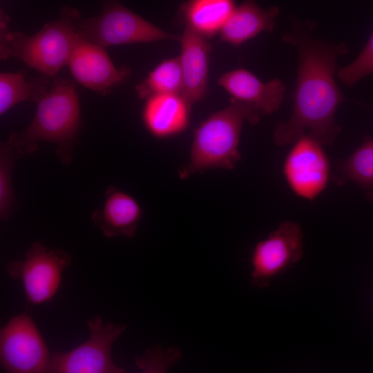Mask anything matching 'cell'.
I'll list each match as a JSON object with an SVG mask.
<instances>
[{
    "instance_id": "21",
    "label": "cell",
    "mask_w": 373,
    "mask_h": 373,
    "mask_svg": "<svg viewBox=\"0 0 373 373\" xmlns=\"http://www.w3.org/2000/svg\"><path fill=\"white\" fill-rule=\"evenodd\" d=\"M24 155L8 142L0 148V216L7 220L15 208V192L12 187V173L18 159Z\"/></svg>"
},
{
    "instance_id": "15",
    "label": "cell",
    "mask_w": 373,
    "mask_h": 373,
    "mask_svg": "<svg viewBox=\"0 0 373 373\" xmlns=\"http://www.w3.org/2000/svg\"><path fill=\"white\" fill-rule=\"evenodd\" d=\"M191 106L181 94H161L146 99L142 117L155 137L165 138L184 131L189 122Z\"/></svg>"
},
{
    "instance_id": "6",
    "label": "cell",
    "mask_w": 373,
    "mask_h": 373,
    "mask_svg": "<svg viewBox=\"0 0 373 373\" xmlns=\"http://www.w3.org/2000/svg\"><path fill=\"white\" fill-rule=\"evenodd\" d=\"M89 338L68 352L51 355L47 373H123L112 361L111 351L115 341L126 329L123 324H104L99 316L86 322Z\"/></svg>"
},
{
    "instance_id": "2",
    "label": "cell",
    "mask_w": 373,
    "mask_h": 373,
    "mask_svg": "<svg viewBox=\"0 0 373 373\" xmlns=\"http://www.w3.org/2000/svg\"><path fill=\"white\" fill-rule=\"evenodd\" d=\"M30 124L21 132L10 134L7 142L23 155L36 151L40 142L55 144L64 164L70 162L80 126V105L73 82L56 79L37 103Z\"/></svg>"
},
{
    "instance_id": "20",
    "label": "cell",
    "mask_w": 373,
    "mask_h": 373,
    "mask_svg": "<svg viewBox=\"0 0 373 373\" xmlns=\"http://www.w3.org/2000/svg\"><path fill=\"white\" fill-rule=\"evenodd\" d=\"M182 75L179 57L166 59L159 64L147 77L136 86L141 99L161 94H181Z\"/></svg>"
},
{
    "instance_id": "18",
    "label": "cell",
    "mask_w": 373,
    "mask_h": 373,
    "mask_svg": "<svg viewBox=\"0 0 373 373\" xmlns=\"http://www.w3.org/2000/svg\"><path fill=\"white\" fill-rule=\"evenodd\" d=\"M334 182L338 185L352 182L358 185L369 200H373V139L367 137L336 168Z\"/></svg>"
},
{
    "instance_id": "3",
    "label": "cell",
    "mask_w": 373,
    "mask_h": 373,
    "mask_svg": "<svg viewBox=\"0 0 373 373\" xmlns=\"http://www.w3.org/2000/svg\"><path fill=\"white\" fill-rule=\"evenodd\" d=\"M253 106L230 98L226 108L211 115L195 130L190 156L180 170L181 179L212 169L231 170L240 160L239 143L245 119L258 123Z\"/></svg>"
},
{
    "instance_id": "8",
    "label": "cell",
    "mask_w": 373,
    "mask_h": 373,
    "mask_svg": "<svg viewBox=\"0 0 373 373\" xmlns=\"http://www.w3.org/2000/svg\"><path fill=\"white\" fill-rule=\"evenodd\" d=\"M48 347L32 317H12L0 331V361L10 373L47 372L50 361Z\"/></svg>"
},
{
    "instance_id": "14",
    "label": "cell",
    "mask_w": 373,
    "mask_h": 373,
    "mask_svg": "<svg viewBox=\"0 0 373 373\" xmlns=\"http://www.w3.org/2000/svg\"><path fill=\"white\" fill-rule=\"evenodd\" d=\"M137 200L120 189L110 186L102 205L91 215L94 223L107 238H133L142 216Z\"/></svg>"
},
{
    "instance_id": "5",
    "label": "cell",
    "mask_w": 373,
    "mask_h": 373,
    "mask_svg": "<svg viewBox=\"0 0 373 373\" xmlns=\"http://www.w3.org/2000/svg\"><path fill=\"white\" fill-rule=\"evenodd\" d=\"M75 27L80 39L102 48L164 39L180 41L181 39V35L159 28L115 1L106 3L102 12L96 17L84 19L78 15Z\"/></svg>"
},
{
    "instance_id": "13",
    "label": "cell",
    "mask_w": 373,
    "mask_h": 373,
    "mask_svg": "<svg viewBox=\"0 0 373 373\" xmlns=\"http://www.w3.org/2000/svg\"><path fill=\"white\" fill-rule=\"evenodd\" d=\"M179 57L182 75V95L192 106L208 91V71L211 50L208 39L184 27Z\"/></svg>"
},
{
    "instance_id": "11",
    "label": "cell",
    "mask_w": 373,
    "mask_h": 373,
    "mask_svg": "<svg viewBox=\"0 0 373 373\" xmlns=\"http://www.w3.org/2000/svg\"><path fill=\"white\" fill-rule=\"evenodd\" d=\"M67 65L77 82L103 95L122 84L131 73L126 66L117 68L104 48L82 39Z\"/></svg>"
},
{
    "instance_id": "10",
    "label": "cell",
    "mask_w": 373,
    "mask_h": 373,
    "mask_svg": "<svg viewBox=\"0 0 373 373\" xmlns=\"http://www.w3.org/2000/svg\"><path fill=\"white\" fill-rule=\"evenodd\" d=\"M285 180L299 198L312 200L327 187L330 177V163L322 144L304 134L288 152L283 165Z\"/></svg>"
},
{
    "instance_id": "16",
    "label": "cell",
    "mask_w": 373,
    "mask_h": 373,
    "mask_svg": "<svg viewBox=\"0 0 373 373\" xmlns=\"http://www.w3.org/2000/svg\"><path fill=\"white\" fill-rule=\"evenodd\" d=\"M279 8L260 7L255 0H245L236 6L220 32V39L239 46L262 32L274 30Z\"/></svg>"
},
{
    "instance_id": "17",
    "label": "cell",
    "mask_w": 373,
    "mask_h": 373,
    "mask_svg": "<svg viewBox=\"0 0 373 373\" xmlns=\"http://www.w3.org/2000/svg\"><path fill=\"white\" fill-rule=\"evenodd\" d=\"M236 7L234 0H187L179 14L184 27L209 39L220 33Z\"/></svg>"
},
{
    "instance_id": "4",
    "label": "cell",
    "mask_w": 373,
    "mask_h": 373,
    "mask_svg": "<svg viewBox=\"0 0 373 373\" xmlns=\"http://www.w3.org/2000/svg\"><path fill=\"white\" fill-rule=\"evenodd\" d=\"M78 15L75 8H64L57 19L46 23L32 35L10 31L1 22V58L12 57L45 75L55 76L68 64L81 40L75 27Z\"/></svg>"
},
{
    "instance_id": "9",
    "label": "cell",
    "mask_w": 373,
    "mask_h": 373,
    "mask_svg": "<svg viewBox=\"0 0 373 373\" xmlns=\"http://www.w3.org/2000/svg\"><path fill=\"white\" fill-rule=\"evenodd\" d=\"M303 233L296 222H282L276 229L258 242L253 248L250 263V283L258 288L269 286L303 257Z\"/></svg>"
},
{
    "instance_id": "1",
    "label": "cell",
    "mask_w": 373,
    "mask_h": 373,
    "mask_svg": "<svg viewBox=\"0 0 373 373\" xmlns=\"http://www.w3.org/2000/svg\"><path fill=\"white\" fill-rule=\"evenodd\" d=\"M316 25L312 21L292 20L282 41L294 46L298 55V67L289 119L278 122L274 133L277 146L293 144L306 134L322 144H332L341 131L334 114L346 99L335 79L336 61L349 52L347 43H334L314 36Z\"/></svg>"
},
{
    "instance_id": "7",
    "label": "cell",
    "mask_w": 373,
    "mask_h": 373,
    "mask_svg": "<svg viewBox=\"0 0 373 373\" xmlns=\"http://www.w3.org/2000/svg\"><path fill=\"white\" fill-rule=\"evenodd\" d=\"M72 264L70 255L62 249H48L34 242L25 258L7 265L8 275L20 280L27 303L37 305L49 302L57 292L64 269Z\"/></svg>"
},
{
    "instance_id": "12",
    "label": "cell",
    "mask_w": 373,
    "mask_h": 373,
    "mask_svg": "<svg viewBox=\"0 0 373 373\" xmlns=\"http://www.w3.org/2000/svg\"><path fill=\"white\" fill-rule=\"evenodd\" d=\"M231 98L253 106L260 115H269L280 108L285 86L279 79L262 82L254 74L238 69L223 74L218 81Z\"/></svg>"
},
{
    "instance_id": "22",
    "label": "cell",
    "mask_w": 373,
    "mask_h": 373,
    "mask_svg": "<svg viewBox=\"0 0 373 373\" xmlns=\"http://www.w3.org/2000/svg\"><path fill=\"white\" fill-rule=\"evenodd\" d=\"M373 73V32L354 61L336 70L337 78L346 86L352 87L368 75Z\"/></svg>"
},
{
    "instance_id": "19",
    "label": "cell",
    "mask_w": 373,
    "mask_h": 373,
    "mask_svg": "<svg viewBox=\"0 0 373 373\" xmlns=\"http://www.w3.org/2000/svg\"><path fill=\"white\" fill-rule=\"evenodd\" d=\"M48 80L37 77L27 80L20 72L0 74V114L24 101L39 102L48 92Z\"/></svg>"
}]
</instances>
